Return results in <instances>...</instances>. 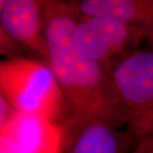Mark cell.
<instances>
[{"instance_id":"obj_6","label":"cell","mask_w":153,"mask_h":153,"mask_svg":"<svg viewBox=\"0 0 153 153\" xmlns=\"http://www.w3.org/2000/svg\"><path fill=\"white\" fill-rule=\"evenodd\" d=\"M0 26L21 49L32 51L47 62L44 1L6 0Z\"/></svg>"},{"instance_id":"obj_14","label":"cell","mask_w":153,"mask_h":153,"mask_svg":"<svg viewBox=\"0 0 153 153\" xmlns=\"http://www.w3.org/2000/svg\"><path fill=\"white\" fill-rule=\"evenodd\" d=\"M6 0H0V17L2 16V13L3 10L4 9V6H5Z\"/></svg>"},{"instance_id":"obj_12","label":"cell","mask_w":153,"mask_h":153,"mask_svg":"<svg viewBox=\"0 0 153 153\" xmlns=\"http://www.w3.org/2000/svg\"><path fill=\"white\" fill-rule=\"evenodd\" d=\"M146 40L147 41L148 44L150 45V49L153 50V25L148 29Z\"/></svg>"},{"instance_id":"obj_11","label":"cell","mask_w":153,"mask_h":153,"mask_svg":"<svg viewBox=\"0 0 153 153\" xmlns=\"http://www.w3.org/2000/svg\"><path fill=\"white\" fill-rule=\"evenodd\" d=\"M0 153H27L10 137L0 134Z\"/></svg>"},{"instance_id":"obj_10","label":"cell","mask_w":153,"mask_h":153,"mask_svg":"<svg viewBox=\"0 0 153 153\" xmlns=\"http://www.w3.org/2000/svg\"><path fill=\"white\" fill-rule=\"evenodd\" d=\"M14 109L0 91V134L4 129L12 117Z\"/></svg>"},{"instance_id":"obj_9","label":"cell","mask_w":153,"mask_h":153,"mask_svg":"<svg viewBox=\"0 0 153 153\" xmlns=\"http://www.w3.org/2000/svg\"><path fill=\"white\" fill-rule=\"evenodd\" d=\"M22 49L9 38L0 26V55H4L9 58L18 57Z\"/></svg>"},{"instance_id":"obj_1","label":"cell","mask_w":153,"mask_h":153,"mask_svg":"<svg viewBox=\"0 0 153 153\" xmlns=\"http://www.w3.org/2000/svg\"><path fill=\"white\" fill-rule=\"evenodd\" d=\"M47 64L64 96L66 117L96 119L126 128L125 115L111 76L82 47L72 1H44Z\"/></svg>"},{"instance_id":"obj_8","label":"cell","mask_w":153,"mask_h":153,"mask_svg":"<svg viewBox=\"0 0 153 153\" xmlns=\"http://www.w3.org/2000/svg\"><path fill=\"white\" fill-rule=\"evenodd\" d=\"M72 4L82 16L105 18L146 32L153 25V0H80Z\"/></svg>"},{"instance_id":"obj_7","label":"cell","mask_w":153,"mask_h":153,"mask_svg":"<svg viewBox=\"0 0 153 153\" xmlns=\"http://www.w3.org/2000/svg\"><path fill=\"white\" fill-rule=\"evenodd\" d=\"M1 134L16 141L27 153H60L65 140V127L43 117L14 110Z\"/></svg>"},{"instance_id":"obj_5","label":"cell","mask_w":153,"mask_h":153,"mask_svg":"<svg viewBox=\"0 0 153 153\" xmlns=\"http://www.w3.org/2000/svg\"><path fill=\"white\" fill-rule=\"evenodd\" d=\"M65 140L60 153H128L136 139L127 128L96 119L64 121Z\"/></svg>"},{"instance_id":"obj_4","label":"cell","mask_w":153,"mask_h":153,"mask_svg":"<svg viewBox=\"0 0 153 153\" xmlns=\"http://www.w3.org/2000/svg\"><path fill=\"white\" fill-rule=\"evenodd\" d=\"M76 32L88 54L109 74L121 60L138 49L147 33L142 28L108 19L79 15Z\"/></svg>"},{"instance_id":"obj_2","label":"cell","mask_w":153,"mask_h":153,"mask_svg":"<svg viewBox=\"0 0 153 153\" xmlns=\"http://www.w3.org/2000/svg\"><path fill=\"white\" fill-rule=\"evenodd\" d=\"M0 91L19 112L55 123L67 114L59 82L44 60L19 56L0 60Z\"/></svg>"},{"instance_id":"obj_3","label":"cell","mask_w":153,"mask_h":153,"mask_svg":"<svg viewBox=\"0 0 153 153\" xmlns=\"http://www.w3.org/2000/svg\"><path fill=\"white\" fill-rule=\"evenodd\" d=\"M110 76L125 115L126 128L137 144H153V50L133 51Z\"/></svg>"},{"instance_id":"obj_15","label":"cell","mask_w":153,"mask_h":153,"mask_svg":"<svg viewBox=\"0 0 153 153\" xmlns=\"http://www.w3.org/2000/svg\"><path fill=\"white\" fill-rule=\"evenodd\" d=\"M148 146V153H153V144L150 142H146Z\"/></svg>"},{"instance_id":"obj_13","label":"cell","mask_w":153,"mask_h":153,"mask_svg":"<svg viewBox=\"0 0 153 153\" xmlns=\"http://www.w3.org/2000/svg\"><path fill=\"white\" fill-rule=\"evenodd\" d=\"M134 153H148L147 146L143 143H139L137 144L136 150Z\"/></svg>"}]
</instances>
